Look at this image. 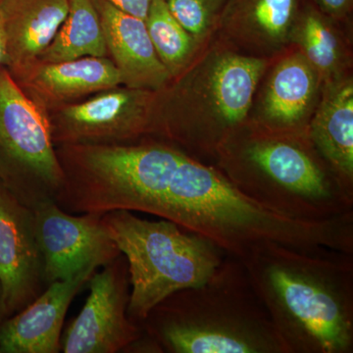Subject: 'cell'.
I'll return each mask as SVG.
<instances>
[{
  "instance_id": "obj_20",
  "label": "cell",
  "mask_w": 353,
  "mask_h": 353,
  "mask_svg": "<svg viewBox=\"0 0 353 353\" xmlns=\"http://www.w3.org/2000/svg\"><path fill=\"white\" fill-rule=\"evenodd\" d=\"M108 53L94 0H69L66 19L39 60L57 63L81 57H105Z\"/></svg>"
},
{
  "instance_id": "obj_10",
  "label": "cell",
  "mask_w": 353,
  "mask_h": 353,
  "mask_svg": "<svg viewBox=\"0 0 353 353\" xmlns=\"http://www.w3.org/2000/svg\"><path fill=\"white\" fill-rule=\"evenodd\" d=\"M280 57L265 72L248 124L273 134L307 136L324 83L301 51L284 52Z\"/></svg>"
},
{
  "instance_id": "obj_18",
  "label": "cell",
  "mask_w": 353,
  "mask_h": 353,
  "mask_svg": "<svg viewBox=\"0 0 353 353\" xmlns=\"http://www.w3.org/2000/svg\"><path fill=\"white\" fill-rule=\"evenodd\" d=\"M336 21L312 3H303L292 36L296 46L321 76L323 83L347 75L350 53Z\"/></svg>"
},
{
  "instance_id": "obj_7",
  "label": "cell",
  "mask_w": 353,
  "mask_h": 353,
  "mask_svg": "<svg viewBox=\"0 0 353 353\" xmlns=\"http://www.w3.org/2000/svg\"><path fill=\"white\" fill-rule=\"evenodd\" d=\"M62 183L48 117L0 67V185L34 209L54 201Z\"/></svg>"
},
{
  "instance_id": "obj_12",
  "label": "cell",
  "mask_w": 353,
  "mask_h": 353,
  "mask_svg": "<svg viewBox=\"0 0 353 353\" xmlns=\"http://www.w3.org/2000/svg\"><path fill=\"white\" fill-rule=\"evenodd\" d=\"M157 92L138 88H114L90 101L69 106L60 114L53 137L66 143L123 139L150 132Z\"/></svg>"
},
{
  "instance_id": "obj_22",
  "label": "cell",
  "mask_w": 353,
  "mask_h": 353,
  "mask_svg": "<svg viewBox=\"0 0 353 353\" xmlns=\"http://www.w3.org/2000/svg\"><path fill=\"white\" fill-rule=\"evenodd\" d=\"M230 0H166L172 15L203 46L217 34Z\"/></svg>"
},
{
  "instance_id": "obj_8",
  "label": "cell",
  "mask_w": 353,
  "mask_h": 353,
  "mask_svg": "<svg viewBox=\"0 0 353 353\" xmlns=\"http://www.w3.org/2000/svg\"><path fill=\"white\" fill-rule=\"evenodd\" d=\"M46 284L94 274L121 253L102 222V215L74 216L54 201L32 209Z\"/></svg>"
},
{
  "instance_id": "obj_4",
  "label": "cell",
  "mask_w": 353,
  "mask_h": 353,
  "mask_svg": "<svg viewBox=\"0 0 353 353\" xmlns=\"http://www.w3.org/2000/svg\"><path fill=\"white\" fill-rule=\"evenodd\" d=\"M272 60L243 54L224 41H211L173 81L165 101L153 102L150 132L203 154L215 155L248 123L253 99Z\"/></svg>"
},
{
  "instance_id": "obj_1",
  "label": "cell",
  "mask_w": 353,
  "mask_h": 353,
  "mask_svg": "<svg viewBox=\"0 0 353 353\" xmlns=\"http://www.w3.org/2000/svg\"><path fill=\"white\" fill-rule=\"evenodd\" d=\"M241 262L290 353L353 352V253L272 243Z\"/></svg>"
},
{
  "instance_id": "obj_9",
  "label": "cell",
  "mask_w": 353,
  "mask_h": 353,
  "mask_svg": "<svg viewBox=\"0 0 353 353\" xmlns=\"http://www.w3.org/2000/svg\"><path fill=\"white\" fill-rule=\"evenodd\" d=\"M90 296L61 340L65 353H115L134 345L143 330L128 316L130 277L121 254L90 277Z\"/></svg>"
},
{
  "instance_id": "obj_24",
  "label": "cell",
  "mask_w": 353,
  "mask_h": 353,
  "mask_svg": "<svg viewBox=\"0 0 353 353\" xmlns=\"http://www.w3.org/2000/svg\"><path fill=\"white\" fill-rule=\"evenodd\" d=\"M123 12L145 20L152 0H106Z\"/></svg>"
},
{
  "instance_id": "obj_2",
  "label": "cell",
  "mask_w": 353,
  "mask_h": 353,
  "mask_svg": "<svg viewBox=\"0 0 353 353\" xmlns=\"http://www.w3.org/2000/svg\"><path fill=\"white\" fill-rule=\"evenodd\" d=\"M214 157L236 189L269 210L308 222L353 217V196L307 136L273 134L246 123Z\"/></svg>"
},
{
  "instance_id": "obj_19",
  "label": "cell",
  "mask_w": 353,
  "mask_h": 353,
  "mask_svg": "<svg viewBox=\"0 0 353 353\" xmlns=\"http://www.w3.org/2000/svg\"><path fill=\"white\" fill-rule=\"evenodd\" d=\"M24 81L32 83L39 92L55 99H71L122 85L113 61L94 57L41 63L32 69Z\"/></svg>"
},
{
  "instance_id": "obj_21",
  "label": "cell",
  "mask_w": 353,
  "mask_h": 353,
  "mask_svg": "<svg viewBox=\"0 0 353 353\" xmlns=\"http://www.w3.org/2000/svg\"><path fill=\"white\" fill-rule=\"evenodd\" d=\"M145 22L157 57L172 80L182 75L206 46L175 19L166 0H152Z\"/></svg>"
},
{
  "instance_id": "obj_15",
  "label": "cell",
  "mask_w": 353,
  "mask_h": 353,
  "mask_svg": "<svg viewBox=\"0 0 353 353\" xmlns=\"http://www.w3.org/2000/svg\"><path fill=\"white\" fill-rule=\"evenodd\" d=\"M108 51L126 88L159 92L172 77L157 57L145 20L116 8L106 0H94Z\"/></svg>"
},
{
  "instance_id": "obj_6",
  "label": "cell",
  "mask_w": 353,
  "mask_h": 353,
  "mask_svg": "<svg viewBox=\"0 0 353 353\" xmlns=\"http://www.w3.org/2000/svg\"><path fill=\"white\" fill-rule=\"evenodd\" d=\"M76 174L64 173L55 203L68 213L150 214L182 152L161 143L70 148Z\"/></svg>"
},
{
  "instance_id": "obj_26",
  "label": "cell",
  "mask_w": 353,
  "mask_h": 353,
  "mask_svg": "<svg viewBox=\"0 0 353 353\" xmlns=\"http://www.w3.org/2000/svg\"><path fill=\"white\" fill-rule=\"evenodd\" d=\"M7 319L6 310H4L3 301H2L1 287H0V325L4 320Z\"/></svg>"
},
{
  "instance_id": "obj_25",
  "label": "cell",
  "mask_w": 353,
  "mask_h": 353,
  "mask_svg": "<svg viewBox=\"0 0 353 353\" xmlns=\"http://www.w3.org/2000/svg\"><path fill=\"white\" fill-rule=\"evenodd\" d=\"M4 0H0V67H3L6 61V27H4Z\"/></svg>"
},
{
  "instance_id": "obj_23",
  "label": "cell",
  "mask_w": 353,
  "mask_h": 353,
  "mask_svg": "<svg viewBox=\"0 0 353 353\" xmlns=\"http://www.w3.org/2000/svg\"><path fill=\"white\" fill-rule=\"evenodd\" d=\"M312 4L325 15L341 22L352 12L353 0H313Z\"/></svg>"
},
{
  "instance_id": "obj_16",
  "label": "cell",
  "mask_w": 353,
  "mask_h": 353,
  "mask_svg": "<svg viewBox=\"0 0 353 353\" xmlns=\"http://www.w3.org/2000/svg\"><path fill=\"white\" fill-rule=\"evenodd\" d=\"M307 137L343 189L353 196V80L350 74L323 83Z\"/></svg>"
},
{
  "instance_id": "obj_14",
  "label": "cell",
  "mask_w": 353,
  "mask_h": 353,
  "mask_svg": "<svg viewBox=\"0 0 353 353\" xmlns=\"http://www.w3.org/2000/svg\"><path fill=\"white\" fill-rule=\"evenodd\" d=\"M92 274L51 283L29 305L0 325V353H57L70 304Z\"/></svg>"
},
{
  "instance_id": "obj_11",
  "label": "cell",
  "mask_w": 353,
  "mask_h": 353,
  "mask_svg": "<svg viewBox=\"0 0 353 353\" xmlns=\"http://www.w3.org/2000/svg\"><path fill=\"white\" fill-rule=\"evenodd\" d=\"M46 285L34 211L0 185V287L7 318L32 303Z\"/></svg>"
},
{
  "instance_id": "obj_5",
  "label": "cell",
  "mask_w": 353,
  "mask_h": 353,
  "mask_svg": "<svg viewBox=\"0 0 353 353\" xmlns=\"http://www.w3.org/2000/svg\"><path fill=\"white\" fill-rule=\"evenodd\" d=\"M102 222L126 257L128 316L139 325L171 294L208 281L227 256L214 243L169 220L150 221L119 210L102 215Z\"/></svg>"
},
{
  "instance_id": "obj_3",
  "label": "cell",
  "mask_w": 353,
  "mask_h": 353,
  "mask_svg": "<svg viewBox=\"0 0 353 353\" xmlns=\"http://www.w3.org/2000/svg\"><path fill=\"white\" fill-rule=\"evenodd\" d=\"M174 353H290L240 260L226 256L201 285L179 290L143 322Z\"/></svg>"
},
{
  "instance_id": "obj_17",
  "label": "cell",
  "mask_w": 353,
  "mask_h": 353,
  "mask_svg": "<svg viewBox=\"0 0 353 353\" xmlns=\"http://www.w3.org/2000/svg\"><path fill=\"white\" fill-rule=\"evenodd\" d=\"M69 0H4L6 61L14 80H24L57 36Z\"/></svg>"
},
{
  "instance_id": "obj_13",
  "label": "cell",
  "mask_w": 353,
  "mask_h": 353,
  "mask_svg": "<svg viewBox=\"0 0 353 353\" xmlns=\"http://www.w3.org/2000/svg\"><path fill=\"white\" fill-rule=\"evenodd\" d=\"M303 6V0H230L217 34L243 54L272 60L292 46Z\"/></svg>"
}]
</instances>
